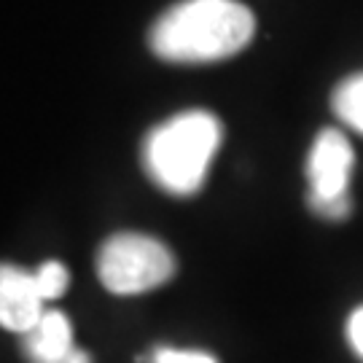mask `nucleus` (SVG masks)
<instances>
[{
    "instance_id": "20e7f679",
    "label": "nucleus",
    "mask_w": 363,
    "mask_h": 363,
    "mask_svg": "<svg viewBox=\"0 0 363 363\" xmlns=\"http://www.w3.org/2000/svg\"><path fill=\"white\" fill-rule=\"evenodd\" d=\"M355 164L350 140L339 130H323L310 148L307 181L310 208L323 218L339 220L350 213V172Z\"/></svg>"
},
{
    "instance_id": "9d476101",
    "label": "nucleus",
    "mask_w": 363,
    "mask_h": 363,
    "mask_svg": "<svg viewBox=\"0 0 363 363\" xmlns=\"http://www.w3.org/2000/svg\"><path fill=\"white\" fill-rule=\"evenodd\" d=\"M347 339H350V347L355 350V355L363 358V307H358L347 320Z\"/></svg>"
},
{
    "instance_id": "1a4fd4ad",
    "label": "nucleus",
    "mask_w": 363,
    "mask_h": 363,
    "mask_svg": "<svg viewBox=\"0 0 363 363\" xmlns=\"http://www.w3.org/2000/svg\"><path fill=\"white\" fill-rule=\"evenodd\" d=\"M151 363H218L210 352L202 350H175V347H159Z\"/></svg>"
},
{
    "instance_id": "f257e3e1",
    "label": "nucleus",
    "mask_w": 363,
    "mask_h": 363,
    "mask_svg": "<svg viewBox=\"0 0 363 363\" xmlns=\"http://www.w3.org/2000/svg\"><path fill=\"white\" fill-rule=\"evenodd\" d=\"M253 33L256 16L240 0H181L156 19L148 43L164 62L199 65L242 52Z\"/></svg>"
},
{
    "instance_id": "f03ea898",
    "label": "nucleus",
    "mask_w": 363,
    "mask_h": 363,
    "mask_svg": "<svg viewBox=\"0 0 363 363\" xmlns=\"http://www.w3.org/2000/svg\"><path fill=\"white\" fill-rule=\"evenodd\" d=\"M223 140V127L210 111H183L145 135L143 167L167 194L191 196L202 189Z\"/></svg>"
},
{
    "instance_id": "0eeeda50",
    "label": "nucleus",
    "mask_w": 363,
    "mask_h": 363,
    "mask_svg": "<svg viewBox=\"0 0 363 363\" xmlns=\"http://www.w3.org/2000/svg\"><path fill=\"white\" fill-rule=\"evenodd\" d=\"M331 105L337 111V116L363 135V73L358 76L345 78L334 89V97H331Z\"/></svg>"
},
{
    "instance_id": "9b49d317",
    "label": "nucleus",
    "mask_w": 363,
    "mask_h": 363,
    "mask_svg": "<svg viewBox=\"0 0 363 363\" xmlns=\"http://www.w3.org/2000/svg\"><path fill=\"white\" fill-rule=\"evenodd\" d=\"M65 363H91V358H89V352H86V350L73 347V350H70V355L65 358Z\"/></svg>"
},
{
    "instance_id": "6e6552de",
    "label": "nucleus",
    "mask_w": 363,
    "mask_h": 363,
    "mask_svg": "<svg viewBox=\"0 0 363 363\" xmlns=\"http://www.w3.org/2000/svg\"><path fill=\"white\" fill-rule=\"evenodd\" d=\"M35 286H38L43 301H52V298H60L67 291V283H70V274H67L65 264L60 261H46L40 264V269L35 274Z\"/></svg>"
},
{
    "instance_id": "39448f33",
    "label": "nucleus",
    "mask_w": 363,
    "mask_h": 363,
    "mask_svg": "<svg viewBox=\"0 0 363 363\" xmlns=\"http://www.w3.org/2000/svg\"><path fill=\"white\" fill-rule=\"evenodd\" d=\"M46 301L40 296L35 277L16 267L0 269V323L9 331L27 334L43 318Z\"/></svg>"
},
{
    "instance_id": "7ed1b4c3",
    "label": "nucleus",
    "mask_w": 363,
    "mask_h": 363,
    "mask_svg": "<svg viewBox=\"0 0 363 363\" xmlns=\"http://www.w3.org/2000/svg\"><path fill=\"white\" fill-rule=\"evenodd\" d=\"M175 274L169 247L148 234L118 232L108 237L97 253V277L111 294L135 296L164 286Z\"/></svg>"
},
{
    "instance_id": "423d86ee",
    "label": "nucleus",
    "mask_w": 363,
    "mask_h": 363,
    "mask_svg": "<svg viewBox=\"0 0 363 363\" xmlns=\"http://www.w3.org/2000/svg\"><path fill=\"white\" fill-rule=\"evenodd\" d=\"M22 347L30 363H65L73 345V325L60 310H46L43 318L22 334Z\"/></svg>"
}]
</instances>
